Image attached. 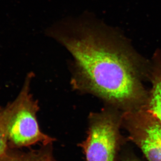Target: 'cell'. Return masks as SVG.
I'll use <instances>...</instances> for the list:
<instances>
[{"label":"cell","mask_w":161,"mask_h":161,"mask_svg":"<svg viewBox=\"0 0 161 161\" xmlns=\"http://www.w3.org/2000/svg\"><path fill=\"white\" fill-rule=\"evenodd\" d=\"M83 20H68L51 28L50 36L73 58L72 84L125 111L143 107L147 93L140 76L142 62L120 36Z\"/></svg>","instance_id":"cell-1"},{"label":"cell","mask_w":161,"mask_h":161,"mask_svg":"<svg viewBox=\"0 0 161 161\" xmlns=\"http://www.w3.org/2000/svg\"><path fill=\"white\" fill-rule=\"evenodd\" d=\"M122 115L112 111L92 113L87 138L81 144L86 161H115Z\"/></svg>","instance_id":"cell-2"},{"label":"cell","mask_w":161,"mask_h":161,"mask_svg":"<svg viewBox=\"0 0 161 161\" xmlns=\"http://www.w3.org/2000/svg\"><path fill=\"white\" fill-rule=\"evenodd\" d=\"M31 75H29L18 94L19 104L9 123L8 147L15 149L37 143L52 144L53 138L43 133L36 119L38 102L30 92Z\"/></svg>","instance_id":"cell-3"},{"label":"cell","mask_w":161,"mask_h":161,"mask_svg":"<svg viewBox=\"0 0 161 161\" xmlns=\"http://www.w3.org/2000/svg\"><path fill=\"white\" fill-rule=\"evenodd\" d=\"M122 124L149 161H161V122L144 108L124 111Z\"/></svg>","instance_id":"cell-4"},{"label":"cell","mask_w":161,"mask_h":161,"mask_svg":"<svg viewBox=\"0 0 161 161\" xmlns=\"http://www.w3.org/2000/svg\"><path fill=\"white\" fill-rule=\"evenodd\" d=\"M150 74L152 88L145 105L147 111L161 122V53H155L153 58Z\"/></svg>","instance_id":"cell-5"},{"label":"cell","mask_w":161,"mask_h":161,"mask_svg":"<svg viewBox=\"0 0 161 161\" xmlns=\"http://www.w3.org/2000/svg\"><path fill=\"white\" fill-rule=\"evenodd\" d=\"M51 144L46 145L37 150L23 152L9 148L0 158V161H57L52 153Z\"/></svg>","instance_id":"cell-6"},{"label":"cell","mask_w":161,"mask_h":161,"mask_svg":"<svg viewBox=\"0 0 161 161\" xmlns=\"http://www.w3.org/2000/svg\"><path fill=\"white\" fill-rule=\"evenodd\" d=\"M19 104L18 96L6 107L0 108V158L8 149V130L9 123Z\"/></svg>","instance_id":"cell-7"},{"label":"cell","mask_w":161,"mask_h":161,"mask_svg":"<svg viewBox=\"0 0 161 161\" xmlns=\"http://www.w3.org/2000/svg\"><path fill=\"white\" fill-rule=\"evenodd\" d=\"M122 161H138L137 160H135V159H132V158H128L126 160H123Z\"/></svg>","instance_id":"cell-8"}]
</instances>
